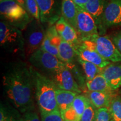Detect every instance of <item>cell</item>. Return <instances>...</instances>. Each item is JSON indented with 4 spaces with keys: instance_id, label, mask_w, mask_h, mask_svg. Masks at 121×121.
Segmentation results:
<instances>
[{
    "instance_id": "obj_25",
    "label": "cell",
    "mask_w": 121,
    "mask_h": 121,
    "mask_svg": "<svg viewBox=\"0 0 121 121\" xmlns=\"http://www.w3.org/2000/svg\"><path fill=\"white\" fill-rule=\"evenodd\" d=\"M40 114L42 121H64L61 113L59 110L51 112H42Z\"/></svg>"
},
{
    "instance_id": "obj_13",
    "label": "cell",
    "mask_w": 121,
    "mask_h": 121,
    "mask_svg": "<svg viewBox=\"0 0 121 121\" xmlns=\"http://www.w3.org/2000/svg\"><path fill=\"white\" fill-rule=\"evenodd\" d=\"M77 56L81 60L94 64L100 69H103L110 64V62L101 56L96 51L89 49L80 43L75 48Z\"/></svg>"
},
{
    "instance_id": "obj_9",
    "label": "cell",
    "mask_w": 121,
    "mask_h": 121,
    "mask_svg": "<svg viewBox=\"0 0 121 121\" xmlns=\"http://www.w3.org/2000/svg\"><path fill=\"white\" fill-rule=\"evenodd\" d=\"M77 32L80 40L99 34L94 19L90 13L78 6Z\"/></svg>"
},
{
    "instance_id": "obj_27",
    "label": "cell",
    "mask_w": 121,
    "mask_h": 121,
    "mask_svg": "<svg viewBox=\"0 0 121 121\" xmlns=\"http://www.w3.org/2000/svg\"><path fill=\"white\" fill-rule=\"evenodd\" d=\"M95 108L90 103L83 113L81 121H95L96 113Z\"/></svg>"
},
{
    "instance_id": "obj_15",
    "label": "cell",
    "mask_w": 121,
    "mask_h": 121,
    "mask_svg": "<svg viewBox=\"0 0 121 121\" xmlns=\"http://www.w3.org/2000/svg\"><path fill=\"white\" fill-rule=\"evenodd\" d=\"M100 73L113 91L121 86V64L110 63L102 69Z\"/></svg>"
},
{
    "instance_id": "obj_6",
    "label": "cell",
    "mask_w": 121,
    "mask_h": 121,
    "mask_svg": "<svg viewBox=\"0 0 121 121\" xmlns=\"http://www.w3.org/2000/svg\"><path fill=\"white\" fill-rule=\"evenodd\" d=\"M40 22L32 18L24 33L26 57L40 49L45 35L46 30Z\"/></svg>"
},
{
    "instance_id": "obj_28",
    "label": "cell",
    "mask_w": 121,
    "mask_h": 121,
    "mask_svg": "<svg viewBox=\"0 0 121 121\" xmlns=\"http://www.w3.org/2000/svg\"><path fill=\"white\" fill-rule=\"evenodd\" d=\"M111 114L108 108H100L96 110L95 121H111Z\"/></svg>"
},
{
    "instance_id": "obj_21",
    "label": "cell",
    "mask_w": 121,
    "mask_h": 121,
    "mask_svg": "<svg viewBox=\"0 0 121 121\" xmlns=\"http://www.w3.org/2000/svg\"><path fill=\"white\" fill-rule=\"evenodd\" d=\"M76 60L84 70L86 81L92 80L96 75L101 73L102 69H100L93 63L81 60L78 57Z\"/></svg>"
},
{
    "instance_id": "obj_26",
    "label": "cell",
    "mask_w": 121,
    "mask_h": 121,
    "mask_svg": "<svg viewBox=\"0 0 121 121\" xmlns=\"http://www.w3.org/2000/svg\"><path fill=\"white\" fill-rule=\"evenodd\" d=\"M16 115L11 110L6 107L1 105L0 110V121H17L20 117H16Z\"/></svg>"
},
{
    "instance_id": "obj_18",
    "label": "cell",
    "mask_w": 121,
    "mask_h": 121,
    "mask_svg": "<svg viewBox=\"0 0 121 121\" xmlns=\"http://www.w3.org/2000/svg\"><path fill=\"white\" fill-rule=\"evenodd\" d=\"M58 49L60 60L68 68L75 64V59H77L78 56L71 44L62 39L58 46Z\"/></svg>"
},
{
    "instance_id": "obj_5",
    "label": "cell",
    "mask_w": 121,
    "mask_h": 121,
    "mask_svg": "<svg viewBox=\"0 0 121 121\" xmlns=\"http://www.w3.org/2000/svg\"><path fill=\"white\" fill-rule=\"evenodd\" d=\"M28 60L34 69L43 72L42 73L48 77L65 65L56 57L40 48L31 54Z\"/></svg>"
},
{
    "instance_id": "obj_16",
    "label": "cell",
    "mask_w": 121,
    "mask_h": 121,
    "mask_svg": "<svg viewBox=\"0 0 121 121\" xmlns=\"http://www.w3.org/2000/svg\"><path fill=\"white\" fill-rule=\"evenodd\" d=\"M85 96L87 98L91 104L95 108H109L110 102L114 97L113 93H106L101 91H91L86 90L85 91Z\"/></svg>"
},
{
    "instance_id": "obj_24",
    "label": "cell",
    "mask_w": 121,
    "mask_h": 121,
    "mask_svg": "<svg viewBox=\"0 0 121 121\" xmlns=\"http://www.w3.org/2000/svg\"><path fill=\"white\" fill-rule=\"evenodd\" d=\"M40 49L45 51V52L49 53L50 54H52L54 56L56 57L57 58H58L59 60H60L58 48L51 43L49 38L46 35H45L43 43H42Z\"/></svg>"
},
{
    "instance_id": "obj_14",
    "label": "cell",
    "mask_w": 121,
    "mask_h": 121,
    "mask_svg": "<svg viewBox=\"0 0 121 121\" xmlns=\"http://www.w3.org/2000/svg\"><path fill=\"white\" fill-rule=\"evenodd\" d=\"M57 31L60 38L72 45L73 48L80 43L77 31L62 17L55 24Z\"/></svg>"
},
{
    "instance_id": "obj_12",
    "label": "cell",
    "mask_w": 121,
    "mask_h": 121,
    "mask_svg": "<svg viewBox=\"0 0 121 121\" xmlns=\"http://www.w3.org/2000/svg\"><path fill=\"white\" fill-rule=\"evenodd\" d=\"M108 0H89L82 9L91 15L97 25L99 34L105 33L103 26V18Z\"/></svg>"
},
{
    "instance_id": "obj_29",
    "label": "cell",
    "mask_w": 121,
    "mask_h": 121,
    "mask_svg": "<svg viewBox=\"0 0 121 121\" xmlns=\"http://www.w3.org/2000/svg\"><path fill=\"white\" fill-rule=\"evenodd\" d=\"M17 121H42L38 115L33 110L24 113L22 116H20Z\"/></svg>"
},
{
    "instance_id": "obj_7",
    "label": "cell",
    "mask_w": 121,
    "mask_h": 121,
    "mask_svg": "<svg viewBox=\"0 0 121 121\" xmlns=\"http://www.w3.org/2000/svg\"><path fill=\"white\" fill-rule=\"evenodd\" d=\"M40 10V22L44 27L55 25L61 17L62 0H36Z\"/></svg>"
},
{
    "instance_id": "obj_4",
    "label": "cell",
    "mask_w": 121,
    "mask_h": 121,
    "mask_svg": "<svg viewBox=\"0 0 121 121\" xmlns=\"http://www.w3.org/2000/svg\"><path fill=\"white\" fill-rule=\"evenodd\" d=\"M1 20L21 30H25L32 17L14 0H3L0 3Z\"/></svg>"
},
{
    "instance_id": "obj_33",
    "label": "cell",
    "mask_w": 121,
    "mask_h": 121,
    "mask_svg": "<svg viewBox=\"0 0 121 121\" xmlns=\"http://www.w3.org/2000/svg\"><path fill=\"white\" fill-rule=\"evenodd\" d=\"M111 121H113V119H112V120H111Z\"/></svg>"
},
{
    "instance_id": "obj_17",
    "label": "cell",
    "mask_w": 121,
    "mask_h": 121,
    "mask_svg": "<svg viewBox=\"0 0 121 121\" xmlns=\"http://www.w3.org/2000/svg\"><path fill=\"white\" fill-rule=\"evenodd\" d=\"M78 6L72 0H62L61 16L77 31Z\"/></svg>"
},
{
    "instance_id": "obj_23",
    "label": "cell",
    "mask_w": 121,
    "mask_h": 121,
    "mask_svg": "<svg viewBox=\"0 0 121 121\" xmlns=\"http://www.w3.org/2000/svg\"><path fill=\"white\" fill-rule=\"evenodd\" d=\"M26 9L30 17L40 22V10L36 0H26Z\"/></svg>"
},
{
    "instance_id": "obj_2",
    "label": "cell",
    "mask_w": 121,
    "mask_h": 121,
    "mask_svg": "<svg viewBox=\"0 0 121 121\" xmlns=\"http://www.w3.org/2000/svg\"><path fill=\"white\" fill-rule=\"evenodd\" d=\"M0 44L7 54L17 60H25V40L22 30L6 21L0 22Z\"/></svg>"
},
{
    "instance_id": "obj_30",
    "label": "cell",
    "mask_w": 121,
    "mask_h": 121,
    "mask_svg": "<svg viewBox=\"0 0 121 121\" xmlns=\"http://www.w3.org/2000/svg\"><path fill=\"white\" fill-rule=\"evenodd\" d=\"M111 39L121 54V30L113 34Z\"/></svg>"
},
{
    "instance_id": "obj_10",
    "label": "cell",
    "mask_w": 121,
    "mask_h": 121,
    "mask_svg": "<svg viewBox=\"0 0 121 121\" xmlns=\"http://www.w3.org/2000/svg\"><path fill=\"white\" fill-rule=\"evenodd\" d=\"M48 78L53 81L58 89L70 91L77 94L81 93L79 85L74 78L72 72L66 65L48 76Z\"/></svg>"
},
{
    "instance_id": "obj_32",
    "label": "cell",
    "mask_w": 121,
    "mask_h": 121,
    "mask_svg": "<svg viewBox=\"0 0 121 121\" xmlns=\"http://www.w3.org/2000/svg\"><path fill=\"white\" fill-rule=\"evenodd\" d=\"M15 1H16L18 4H20L22 7L26 10V0H14Z\"/></svg>"
},
{
    "instance_id": "obj_34",
    "label": "cell",
    "mask_w": 121,
    "mask_h": 121,
    "mask_svg": "<svg viewBox=\"0 0 121 121\" xmlns=\"http://www.w3.org/2000/svg\"><path fill=\"white\" fill-rule=\"evenodd\" d=\"M3 1V0H1V1Z\"/></svg>"
},
{
    "instance_id": "obj_22",
    "label": "cell",
    "mask_w": 121,
    "mask_h": 121,
    "mask_svg": "<svg viewBox=\"0 0 121 121\" xmlns=\"http://www.w3.org/2000/svg\"><path fill=\"white\" fill-rule=\"evenodd\" d=\"M109 110L112 119L114 121H121V97L114 96L110 102Z\"/></svg>"
},
{
    "instance_id": "obj_19",
    "label": "cell",
    "mask_w": 121,
    "mask_h": 121,
    "mask_svg": "<svg viewBox=\"0 0 121 121\" xmlns=\"http://www.w3.org/2000/svg\"><path fill=\"white\" fill-rule=\"evenodd\" d=\"M78 94L70 91L57 89L56 100L58 109L63 112L71 107L75 98Z\"/></svg>"
},
{
    "instance_id": "obj_8",
    "label": "cell",
    "mask_w": 121,
    "mask_h": 121,
    "mask_svg": "<svg viewBox=\"0 0 121 121\" xmlns=\"http://www.w3.org/2000/svg\"><path fill=\"white\" fill-rule=\"evenodd\" d=\"M86 39L93 42L95 51L105 60L114 63L121 62V54L108 36L96 34Z\"/></svg>"
},
{
    "instance_id": "obj_31",
    "label": "cell",
    "mask_w": 121,
    "mask_h": 121,
    "mask_svg": "<svg viewBox=\"0 0 121 121\" xmlns=\"http://www.w3.org/2000/svg\"><path fill=\"white\" fill-rule=\"evenodd\" d=\"M73 2L76 4L77 6L80 7V8L83 9L87 4L89 0H72Z\"/></svg>"
},
{
    "instance_id": "obj_20",
    "label": "cell",
    "mask_w": 121,
    "mask_h": 121,
    "mask_svg": "<svg viewBox=\"0 0 121 121\" xmlns=\"http://www.w3.org/2000/svg\"><path fill=\"white\" fill-rule=\"evenodd\" d=\"M87 90L91 91H101L112 93L113 90L101 73L98 74L92 80L86 82Z\"/></svg>"
},
{
    "instance_id": "obj_3",
    "label": "cell",
    "mask_w": 121,
    "mask_h": 121,
    "mask_svg": "<svg viewBox=\"0 0 121 121\" xmlns=\"http://www.w3.org/2000/svg\"><path fill=\"white\" fill-rule=\"evenodd\" d=\"M32 67V66H31ZM37 102L40 112L59 110L56 100L57 87L51 78L32 67Z\"/></svg>"
},
{
    "instance_id": "obj_11",
    "label": "cell",
    "mask_w": 121,
    "mask_h": 121,
    "mask_svg": "<svg viewBox=\"0 0 121 121\" xmlns=\"http://www.w3.org/2000/svg\"><path fill=\"white\" fill-rule=\"evenodd\" d=\"M105 32L108 28L121 26V0H108L103 18Z\"/></svg>"
},
{
    "instance_id": "obj_1",
    "label": "cell",
    "mask_w": 121,
    "mask_h": 121,
    "mask_svg": "<svg viewBox=\"0 0 121 121\" xmlns=\"http://www.w3.org/2000/svg\"><path fill=\"white\" fill-rule=\"evenodd\" d=\"M3 85L7 99L15 108L23 113L33 110L35 89L31 66L22 60L7 63Z\"/></svg>"
}]
</instances>
